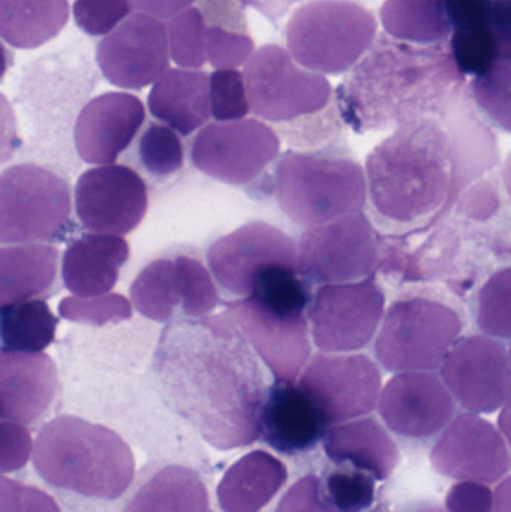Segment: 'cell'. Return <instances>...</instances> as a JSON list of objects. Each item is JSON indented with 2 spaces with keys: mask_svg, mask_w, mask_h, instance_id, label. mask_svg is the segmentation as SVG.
Segmentation results:
<instances>
[{
  "mask_svg": "<svg viewBox=\"0 0 511 512\" xmlns=\"http://www.w3.org/2000/svg\"><path fill=\"white\" fill-rule=\"evenodd\" d=\"M375 481L359 469H336L327 477V495L341 512H363L374 504Z\"/></svg>",
  "mask_w": 511,
  "mask_h": 512,
  "instance_id": "cell-40",
  "label": "cell"
},
{
  "mask_svg": "<svg viewBox=\"0 0 511 512\" xmlns=\"http://www.w3.org/2000/svg\"><path fill=\"white\" fill-rule=\"evenodd\" d=\"M377 408L390 432L416 441L441 435L456 417L455 397L435 370L395 373Z\"/></svg>",
  "mask_w": 511,
  "mask_h": 512,
  "instance_id": "cell-20",
  "label": "cell"
},
{
  "mask_svg": "<svg viewBox=\"0 0 511 512\" xmlns=\"http://www.w3.org/2000/svg\"><path fill=\"white\" fill-rule=\"evenodd\" d=\"M242 5L255 6V8L261 9V12H269L272 6L276 8V2L278 0H239Z\"/></svg>",
  "mask_w": 511,
  "mask_h": 512,
  "instance_id": "cell-50",
  "label": "cell"
},
{
  "mask_svg": "<svg viewBox=\"0 0 511 512\" xmlns=\"http://www.w3.org/2000/svg\"><path fill=\"white\" fill-rule=\"evenodd\" d=\"M449 512H492L494 492L479 481H459L446 496Z\"/></svg>",
  "mask_w": 511,
  "mask_h": 512,
  "instance_id": "cell-45",
  "label": "cell"
},
{
  "mask_svg": "<svg viewBox=\"0 0 511 512\" xmlns=\"http://www.w3.org/2000/svg\"><path fill=\"white\" fill-rule=\"evenodd\" d=\"M491 30L500 59H511V0L492 2Z\"/></svg>",
  "mask_w": 511,
  "mask_h": 512,
  "instance_id": "cell-46",
  "label": "cell"
},
{
  "mask_svg": "<svg viewBox=\"0 0 511 512\" xmlns=\"http://www.w3.org/2000/svg\"><path fill=\"white\" fill-rule=\"evenodd\" d=\"M129 0H75V24L89 36H107L132 14Z\"/></svg>",
  "mask_w": 511,
  "mask_h": 512,
  "instance_id": "cell-41",
  "label": "cell"
},
{
  "mask_svg": "<svg viewBox=\"0 0 511 512\" xmlns=\"http://www.w3.org/2000/svg\"><path fill=\"white\" fill-rule=\"evenodd\" d=\"M243 77L252 113L266 122L336 117L329 80L300 66L281 45L258 48L246 63Z\"/></svg>",
  "mask_w": 511,
  "mask_h": 512,
  "instance_id": "cell-7",
  "label": "cell"
},
{
  "mask_svg": "<svg viewBox=\"0 0 511 512\" xmlns=\"http://www.w3.org/2000/svg\"><path fill=\"white\" fill-rule=\"evenodd\" d=\"M381 372L365 354L320 352L297 384L312 397L330 427L371 414L380 402Z\"/></svg>",
  "mask_w": 511,
  "mask_h": 512,
  "instance_id": "cell-14",
  "label": "cell"
},
{
  "mask_svg": "<svg viewBox=\"0 0 511 512\" xmlns=\"http://www.w3.org/2000/svg\"><path fill=\"white\" fill-rule=\"evenodd\" d=\"M474 319L480 333L511 340V265L494 271L474 298Z\"/></svg>",
  "mask_w": 511,
  "mask_h": 512,
  "instance_id": "cell-34",
  "label": "cell"
},
{
  "mask_svg": "<svg viewBox=\"0 0 511 512\" xmlns=\"http://www.w3.org/2000/svg\"><path fill=\"white\" fill-rule=\"evenodd\" d=\"M276 203L300 227L327 224L368 204L366 173L342 150L287 152L276 165Z\"/></svg>",
  "mask_w": 511,
  "mask_h": 512,
  "instance_id": "cell-5",
  "label": "cell"
},
{
  "mask_svg": "<svg viewBox=\"0 0 511 512\" xmlns=\"http://www.w3.org/2000/svg\"><path fill=\"white\" fill-rule=\"evenodd\" d=\"M492 512H511V475L498 483Z\"/></svg>",
  "mask_w": 511,
  "mask_h": 512,
  "instance_id": "cell-48",
  "label": "cell"
},
{
  "mask_svg": "<svg viewBox=\"0 0 511 512\" xmlns=\"http://www.w3.org/2000/svg\"><path fill=\"white\" fill-rule=\"evenodd\" d=\"M465 92L449 41L417 45L380 35L339 86L336 104L363 134L441 116Z\"/></svg>",
  "mask_w": 511,
  "mask_h": 512,
  "instance_id": "cell-2",
  "label": "cell"
},
{
  "mask_svg": "<svg viewBox=\"0 0 511 512\" xmlns=\"http://www.w3.org/2000/svg\"><path fill=\"white\" fill-rule=\"evenodd\" d=\"M509 352H510V358H511V346H510Z\"/></svg>",
  "mask_w": 511,
  "mask_h": 512,
  "instance_id": "cell-53",
  "label": "cell"
},
{
  "mask_svg": "<svg viewBox=\"0 0 511 512\" xmlns=\"http://www.w3.org/2000/svg\"><path fill=\"white\" fill-rule=\"evenodd\" d=\"M171 59L185 69H200L206 65L204 44V14L198 3L168 21Z\"/></svg>",
  "mask_w": 511,
  "mask_h": 512,
  "instance_id": "cell-37",
  "label": "cell"
},
{
  "mask_svg": "<svg viewBox=\"0 0 511 512\" xmlns=\"http://www.w3.org/2000/svg\"><path fill=\"white\" fill-rule=\"evenodd\" d=\"M380 17L387 35L398 41L434 45L452 38L446 0H386Z\"/></svg>",
  "mask_w": 511,
  "mask_h": 512,
  "instance_id": "cell-32",
  "label": "cell"
},
{
  "mask_svg": "<svg viewBox=\"0 0 511 512\" xmlns=\"http://www.w3.org/2000/svg\"><path fill=\"white\" fill-rule=\"evenodd\" d=\"M386 294L375 276L318 286L306 315L314 345L329 354L362 351L377 337Z\"/></svg>",
  "mask_w": 511,
  "mask_h": 512,
  "instance_id": "cell-10",
  "label": "cell"
},
{
  "mask_svg": "<svg viewBox=\"0 0 511 512\" xmlns=\"http://www.w3.org/2000/svg\"><path fill=\"white\" fill-rule=\"evenodd\" d=\"M210 99L216 122L242 120L251 111L245 77L237 69H215L210 74Z\"/></svg>",
  "mask_w": 511,
  "mask_h": 512,
  "instance_id": "cell-39",
  "label": "cell"
},
{
  "mask_svg": "<svg viewBox=\"0 0 511 512\" xmlns=\"http://www.w3.org/2000/svg\"><path fill=\"white\" fill-rule=\"evenodd\" d=\"M207 262L222 288L249 297L273 271H299V251L284 231L255 221L216 240L207 252Z\"/></svg>",
  "mask_w": 511,
  "mask_h": 512,
  "instance_id": "cell-12",
  "label": "cell"
},
{
  "mask_svg": "<svg viewBox=\"0 0 511 512\" xmlns=\"http://www.w3.org/2000/svg\"><path fill=\"white\" fill-rule=\"evenodd\" d=\"M59 270V249L47 243L9 245L0 249V304L47 295Z\"/></svg>",
  "mask_w": 511,
  "mask_h": 512,
  "instance_id": "cell-29",
  "label": "cell"
},
{
  "mask_svg": "<svg viewBox=\"0 0 511 512\" xmlns=\"http://www.w3.org/2000/svg\"><path fill=\"white\" fill-rule=\"evenodd\" d=\"M120 512H213L206 484L194 469L164 465L147 469Z\"/></svg>",
  "mask_w": 511,
  "mask_h": 512,
  "instance_id": "cell-28",
  "label": "cell"
},
{
  "mask_svg": "<svg viewBox=\"0 0 511 512\" xmlns=\"http://www.w3.org/2000/svg\"><path fill=\"white\" fill-rule=\"evenodd\" d=\"M57 369L44 352L2 351L0 415L2 421L30 426L47 412L57 393Z\"/></svg>",
  "mask_w": 511,
  "mask_h": 512,
  "instance_id": "cell-23",
  "label": "cell"
},
{
  "mask_svg": "<svg viewBox=\"0 0 511 512\" xmlns=\"http://www.w3.org/2000/svg\"><path fill=\"white\" fill-rule=\"evenodd\" d=\"M72 212L68 183L38 165H14L0 177V243H48L59 239Z\"/></svg>",
  "mask_w": 511,
  "mask_h": 512,
  "instance_id": "cell-8",
  "label": "cell"
},
{
  "mask_svg": "<svg viewBox=\"0 0 511 512\" xmlns=\"http://www.w3.org/2000/svg\"><path fill=\"white\" fill-rule=\"evenodd\" d=\"M276 512H341L330 501L326 484L317 475L297 480L282 496Z\"/></svg>",
  "mask_w": 511,
  "mask_h": 512,
  "instance_id": "cell-42",
  "label": "cell"
},
{
  "mask_svg": "<svg viewBox=\"0 0 511 512\" xmlns=\"http://www.w3.org/2000/svg\"><path fill=\"white\" fill-rule=\"evenodd\" d=\"M438 370L456 403L467 412L494 414L511 396L509 349L486 334L462 336Z\"/></svg>",
  "mask_w": 511,
  "mask_h": 512,
  "instance_id": "cell-15",
  "label": "cell"
},
{
  "mask_svg": "<svg viewBox=\"0 0 511 512\" xmlns=\"http://www.w3.org/2000/svg\"><path fill=\"white\" fill-rule=\"evenodd\" d=\"M413 512H449L447 510H443V508L437 507V505H425V507L417 508Z\"/></svg>",
  "mask_w": 511,
  "mask_h": 512,
  "instance_id": "cell-52",
  "label": "cell"
},
{
  "mask_svg": "<svg viewBox=\"0 0 511 512\" xmlns=\"http://www.w3.org/2000/svg\"><path fill=\"white\" fill-rule=\"evenodd\" d=\"M132 306L134 304L120 294L96 295V297H72L63 298L59 303L60 318L66 321L78 322V324L102 327V325L117 324L132 318Z\"/></svg>",
  "mask_w": 511,
  "mask_h": 512,
  "instance_id": "cell-38",
  "label": "cell"
},
{
  "mask_svg": "<svg viewBox=\"0 0 511 512\" xmlns=\"http://www.w3.org/2000/svg\"><path fill=\"white\" fill-rule=\"evenodd\" d=\"M59 318L44 300L18 301L2 306L0 336L2 351L38 354L56 339Z\"/></svg>",
  "mask_w": 511,
  "mask_h": 512,
  "instance_id": "cell-33",
  "label": "cell"
},
{
  "mask_svg": "<svg viewBox=\"0 0 511 512\" xmlns=\"http://www.w3.org/2000/svg\"><path fill=\"white\" fill-rule=\"evenodd\" d=\"M471 101L483 116L511 134V59H500L470 83Z\"/></svg>",
  "mask_w": 511,
  "mask_h": 512,
  "instance_id": "cell-35",
  "label": "cell"
},
{
  "mask_svg": "<svg viewBox=\"0 0 511 512\" xmlns=\"http://www.w3.org/2000/svg\"><path fill=\"white\" fill-rule=\"evenodd\" d=\"M135 11L146 12L161 20L170 21L171 18L186 11L198 0H129Z\"/></svg>",
  "mask_w": 511,
  "mask_h": 512,
  "instance_id": "cell-47",
  "label": "cell"
},
{
  "mask_svg": "<svg viewBox=\"0 0 511 512\" xmlns=\"http://www.w3.org/2000/svg\"><path fill=\"white\" fill-rule=\"evenodd\" d=\"M497 150L468 90L441 116L399 126L366 159L374 224L393 236L434 227L468 186L491 173Z\"/></svg>",
  "mask_w": 511,
  "mask_h": 512,
  "instance_id": "cell-1",
  "label": "cell"
},
{
  "mask_svg": "<svg viewBox=\"0 0 511 512\" xmlns=\"http://www.w3.org/2000/svg\"><path fill=\"white\" fill-rule=\"evenodd\" d=\"M147 105L156 120L189 137L212 117L210 75L197 69H168L153 84Z\"/></svg>",
  "mask_w": 511,
  "mask_h": 512,
  "instance_id": "cell-25",
  "label": "cell"
},
{
  "mask_svg": "<svg viewBox=\"0 0 511 512\" xmlns=\"http://www.w3.org/2000/svg\"><path fill=\"white\" fill-rule=\"evenodd\" d=\"M0 512H62L48 493L29 484L11 480L3 475L0 480Z\"/></svg>",
  "mask_w": 511,
  "mask_h": 512,
  "instance_id": "cell-43",
  "label": "cell"
},
{
  "mask_svg": "<svg viewBox=\"0 0 511 512\" xmlns=\"http://www.w3.org/2000/svg\"><path fill=\"white\" fill-rule=\"evenodd\" d=\"M288 51L303 68L339 75L353 69L377 41V20L353 0H309L285 29Z\"/></svg>",
  "mask_w": 511,
  "mask_h": 512,
  "instance_id": "cell-6",
  "label": "cell"
},
{
  "mask_svg": "<svg viewBox=\"0 0 511 512\" xmlns=\"http://www.w3.org/2000/svg\"><path fill=\"white\" fill-rule=\"evenodd\" d=\"M323 447L326 456L336 465L348 463L377 481L390 478L401 459L398 445L372 417L357 418L330 427Z\"/></svg>",
  "mask_w": 511,
  "mask_h": 512,
  "instance_id": "cell-26",
  "label": "cell"
},
{
  "mask_svg": "<svg viewBox=\"0 0 511 512\" xmlns=\"http://www.w3.org/2000/svg\"><path fill=\"white\" fill-rule=\"evenodd\" d=\"M329 421L299 384L275 382L261 415V438L284 456L314 450L326 438Z\"/></svg>",
  "mask_w": 511,
  "mask_h": 512,
  "instance_id": "cell-22",
  "label": "cell"
},
{
  "mask_svg": "<svg viewBox=\"0 0 511 512\" xmlns=\"http://www.w3.org/2000/svg\"><path fill=\"white\" fill-rule=\"evenodd\" d=\"M135 309L156 322H170L182 313L203 318L219 303L212 274L200 259L179 255L147 264L131 285Z\"/></svg>",
  "mask_w": 511,
  "mask_h": 512,
  "instance_id": "cell-13",
  "label": "cell"
},
{
  "mask_svg": "<svg viewBox=\"0 0 511 512\" xmlns=\"http://www.w3.org/2000/svg\"><path fill=\"white\" fill-rule=\"evenodd\" d=\"M281 152L278 134L257 119L213 122L200 129L191 159L206 176L231 186L248 185Z\"/></svg>",
  "mask_w": 511,
  "mask_h": 512,
  "instance_id": "cell-11",
  "label": "cell"
},
{
  "mask_svg": "<svg viewBox=\"0 0 511 512\" xmlns=\"http://www.w3.org/2000/svg\"><path fill=\"white\" fill-rule=\"evenodd\" d=\"M464 328L455 298L426 286L410 289L387 307L374 340L375 358L392 373L438 370Z\"/></svg>",
  "mask_w": 511,
  "mask_h": 512,
  "instance_id": "cell-4",
  "label": "cell"
},
{
  "mask_svg": "<svg viewBox=\"0 0 511 512\" xmlns=\"http://www.w3.org/2000/svg\"><path fill=\"white\" fill-rule=\"evenodd\" d=\"M435 472L458 481L497 484L511 471L503 433L479 414L464 412L446 427L432 448Z\"/></svg>",
  "mask_w": 511,
  "mask_h": 512,
  "instance_id": "cell-19",
  "label": "cell"
},
{
  "mask_svg": "<svg viewBox=\"0 0 511 512\" xmlns=\"http://www.w3.org/2000/svg\"><path fill=\"white\" fill-rule=\"evenodd\" d=\"M146 122L138 96L108 92L84 105L74 128L75 147L86 164L113 165L128 149Z\"/></svg>",
  "mask_w": 511,
  "mask_h": 512,
  "instance_id": "cell-21",
  "label": "cell"
},
{
  "mask_svg": "<svg viewBox=\"0 0 511 512\" xmlns=\"http://www.w3.org/2000/svg\"><path fill=\"white\" fill-rule=\"evenodd\" d=\"M288 481L282 460L264 450L245 454L233 463L216 489L222 512H261Z\"/></svg>",
  "mask_w": 511,
  "mask_h": 512,
  "instance_id": "cell-27",
  "label": "cell"
},
{
  "mask_svg": "<svg viewBox=\"0 0 511 512\" xmlns=\"http://www.w3.org/2000/svg\"><path fill=\"white\" fill-rule=\"evenodd\" d=\"M138 155L147 173L167 179L182 170L185 150L179 134L170 126L150 123L138 141Z\"/></svg>",
  "mask_w": 511,
  "mask_h": 512,
  "instance_id": "cell-36",
  "label": "cell"
},
{
  "mask_svg": "<svg viewBox=\"0 0 511 512\" xmlns=\"http://www.w3.org/2000/svg\"><path fill=\"white\" fill-rule=\"evenodd\" d=\"M204 14L207 62L215 69H237L255 53L239 0H198Z\"/></svg>",
  "mask_w": 511,
  "mask_h": 512,
  "instance_id": "cell-30",
  "label": "cell"
},
{
  "mask_svg": "<svg viewBox=\"0 0 511 512\" xmlns=\"http://www.w3.org/2000/svg\"><path fill=\"white\" fill-rule=\"evenodd\" d=\"M75 212L90 233L126 236L140 227L149 209L143 177L126 165H102L81 174L75 185Z\"/></svg>",
  "mask_w": 511,
  "mask_h": 512,
  "instance_id": "cell-18",
  "label": "cell"
},
{
  "mask_svg": "<svg viewBox=\"0 0 511 512\" xmlns=\"http://www.w3.org/2000/svg\"><path fill=\"white\" fill-rule=\"evenodd\" d=\"M227 312L269 367L275 382L297 384L312 358L306 312L273 309L254 297L230 301Z\"/></svg>",
  "mask_w": 511,
  "mask_h": 512,
  "instance_id": "cell-16",
  "label": "cell"
},
{
  "mask_svg": "<svg viewBox=\"0 0 511 512\" xmlns=\"http://www.w3.org/2000/svg\"><path fill=\"white\" fill-rule=\"evenodd\" d=\"M32 462L48 486L93 501H117L135 481L129 445L114 430L72 415L39 430Z\"/></svg>",
  "mask_w": 511,
  "mask_h": 512,
  "instance_id": "cell-3",
  "label": "cell"
},
{
  "mask_svg": "<svg viewBox=\"0 0 511 512\" xmlns=\"http://www.w3.org/2000/svg\"><path fill=\"white\" fill-rule=\"evenodd\" d=\"M131 249L123 237L87 233L72 240L62 258V280L78 297L110 294Z\"/></svg>",
  "mask_w": 511,
  "mask_h": 512,
  "instance_id": "cell-24",
  "label": "cell"
},
{
  "mask_svg": "<svg viewBox=\"0 0 511 512\" xmlns=\"http://www.w3.org/2000/svg\"><path fill=\"white\" fill-rule=\"evenodd\" d=\"M68 20V0H0V35L20 50L47 44Z\"/></svg>",
  "mask_w": 511,
  "mask_h": 512,
  "instance_id": "cell-31",
  "label": "cell"
},
{
  "mask_svg": "<svg viewBox=\"0 0 511 512\" xmlns=\"http://www.w3.org/2000/svg\"><path fill=\"white\" fill-rule=\"evenodd\" d=\"M35 444L23 424L2 421L0 426V469L2 474L20 471L33 457Z\"/></svg>",
  "mask_w": 511,
  "mask_h": 512,
  "instance_id": "cell-44",
  "label": "cell"
},
{
  "mask_svg": "<svg viewBox=\"0 0 511 512\" xmlns=\"http://www.w3.org/2000/svg\"><path fill=\"white\" fill-rule=\"evenodd\" d=\"M168 26L146 12H132L96 47V63L108 83L141 90L170 69Z\"/></svg>",
  "mask_w": 511,
  "mask_h": 512,
  "instance_id": "cell-17",
  "label": "cell"
},
{
  "mask_svg": "<svg viewBox=\"0 0 511 512\" xmlns=\"http://www.w3.org/2000/svg\"><path fill=\"white\" fill-rule=\"evenodd\" d=\"M297 251L299 273L309 283L356 282L377 273L381 237L371 218L357 212L306 228Z\"/></svg>",
  "mask_w": 511,
  "mask_h": 512,
  "instance_id": "cell-9",
  "label": "cell"
},
{
  "mask_svg": "<svg viewBox=\"0 0 511 512\" xmlns=\"http://www.w3.org/2000/svg\"><path fill=\"white\" fill-rule=\"evenodd\" d=\"M498 429L503 433L511 453V396L507 400L506 405L501 408L500 418H498Z\"/></svg>",
  "mask_w": 511,
  "mask_h": 512,
  "instance_id": "cell-49",
  "label": "cell"
},
{
  "mask_svg": "<svg viewBox=\"0 0 511 512\" xmlns=\"http://www.w3.org/2000/svg\"><path fill=\"white\" fill-rule=\"evenodd\" d=\"M503 185L504 189H506L507 195H509V200L511 203V153L509 156H507L506 164H504Z\"/></svg>",
  "mask_w": 511,
  "mask_h": 512,
  "instance_id": "cell-51",
  "label": "cell"
}]
</instances>
